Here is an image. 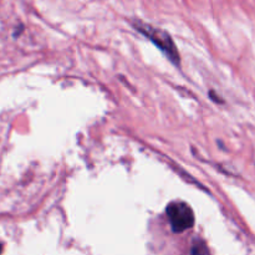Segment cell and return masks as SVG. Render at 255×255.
I'll use <instances>...</instances> for the list:
<instances>
[{"label":"cell","mask_w":255,"mask_h":255,"mask_svg":"<svg viewBox=\"0 0 255 255\" xmlns=\"http://www.w3.org/2000/svg\"><path fill=\"white\" fill-rule=\"evenodd\" d=\"M167 218L174 233H183L194 226L193 209L182 201H174L167 206Z\"/></svg>","instance_id":"2"},{"label":"cell","mask_w":255,"mask_h":255,"mask_svg":"<svg viewBox=\"0 0 255 255\" xmlns=\"http://www.w3.org/2000/svg\"><path fill=\"white\" fill-rule=\"evenodd\" d=\"M132 26L137 30L138 32H141L142 35H144L146 37H148L159 50H162L164 55L173 62L174 65H179V54L178 50H177L176 44L172 40L171 35L168 34L164 30L158 29V27H154L152 25L146 24L143 21H139V20H136V21H132Z\"/></svg>","instance_id":"1"},{"label":"cell","mask_w":255,"mask_h":255,"mask_svg":"<svg viewBox=\"0 0 255 255\" xmlns=\"http://www.w3.org/2000/svg\"><path fill=\"white\" fill-rule=\"evenodd\" d=\"M192 255H208L207 247L203 243H197L192 248Z\"/></svg>","instance_id":"3"}]
</instances>
